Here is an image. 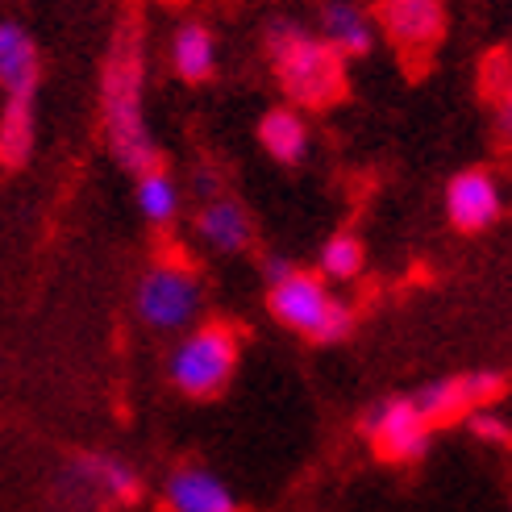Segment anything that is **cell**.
Returning a JSON list of instances; mask_svg holds the SVG:
<instances>
[{
	"instance_id": "obj_9",
	"label": "cell",
	"mask_w": 512,
	"mask_h": 512,
	"mask_svg": "<svg viewBox=\"0 0 512 512\" xmlns=\"http://www.w3.org/2000/svg\"><path fill=\"white\" fill-rule=\"evenodd\" d=\"M375 21L404 59H425L446 34V0H379Z\"/></svg>"
},
{
	"instance_id": "obj_14",
	"label": "cell",
	"mask_w": 512,
	"mask_h": 512,
	"mask_svg": "<svg viewBox=\"0 0 512 512\" xmlns=\"http://www.w3.org/2000/svg\"><path fill=\"white\" fill-rule=\"evenodd\" d=\"M317 34L342 59H358L375 46V17L363 5H354V0H325L317 13Z\"/></svg>"
},
{
	"instance_id": "obj_16",
	"label": "cell",
	"mask_w": 512,
	"mask_h": 512,
	"mask_svg": "<svg viewBox=\"0 0 512 512\" xmlns=\"http://www.w3.org/2000/svg\"><path fill=\"white\" fill-rule=\"evenodd\" d=\"M171 67L179 80H188V84H204V80H213V71H217V38L209 25H200V21H184L179 30L171 34Z\"/></svg>"
},
{
	"instance_id": "obj_2",
	"label": "cell",
	"mask_w": 512,
	"mask_h": 512,
	"mask_svg": "<svg viewBox=\"0 0 512 512\" xmlns=\"http://www.w3.org/2000/svg\"><path fill=\"white\" fill-rule=\"evenodd\" d=\"M267 55L275 80L292 105L329 109L346 92V59L321 34H309L296 21H275L267 30Z\"/></svg>"
},
{
	"instance_id": "obj_10",
	"label": "cell",
	"mask_w": 512,
	"mask_h": 512,
	"mask_svg": "<svg viewBox=\"0 0 512 512\" xmlns=\"http://www.w3.org/2000/svg\"><path fill=\"white\" fill-rule=\"evenodd\" d=\"M500 213H504V192L492 171L471 167V171H458L446 184V217L454 229H463V234L492 229L500 221Z\"/></svg>"
},
{
	"instance_id": "obj_12",
	"label": "cell",
	"mask_w": 512,
	"mask_h": 512,
	"mask_svg": "<svg viewBox=\"0 0 512 512\" xmlns=\"http://www.w3.org/2000/svg\"><path fill=\"white\" fill-rule=\"evenodd\" d=\"M42 55L34 34L17 21H0V92L5 96H38Z\"/></svg>"
},
{
	"instance_id": "obj_7",
	"label": "cell",
	"mask_w": 512,
	"mask_h": 512,
	"mask_svg": "<svg viewBox=\"0 0 512 512\" xmlns=\"http://www.w3.org/2000/svg\"><path fill=\"white\" fill-rule=\"evenodd\" d=\"M363 438L383 463H421L433 442V425L413 396H388L363 413Z\"/></svg>"
},
{
	"instance_id": "obj_8",
	"label": "cell",
	"mask_w": 512,
	"mask_h": 512,
	"mask_svg": "<svg viewBox=\"0 0 512 512\" xmlns=\"http://www.w3.org/2000/svg\"><path fill=\"white\" fill-rule=\"evenodd\" d=\"M508 388V379L500 371H467V375H446V379H433L413 396L417 408L425 413V421L438 429V425H454L463 421L467 413L483 404H496Z\"/></svg>"
},
{
	"instance_id": "obj_19",
	"label": "cell",
	"mask_w": 512,
	"mask_h": 512,
	"mask_svg": "<svg viewBox=\"0 0 512 512\" xmlns=\"http://www.w3.org/2000/svg\"><path fill=\"white\" fill-rule=\"evenodd\" d=\"M363 263H367V250L354 234L325 238V246L317 254V271H321L325 284H346V279H354L358 271H363Z\"/></svg>"
},
{
	"instance_id": "obj_5",
	"label": "cell",
	"mask_w": 512,
	"mask_h": 512,
	"mask_svg": "<svg viewBox=\"0 0 512 512\" xmlns=\"http://www.w3.org/2000/svg\"><path fill=\"white\" fill-rule=\"evenodd\" d=\"M55 500L67 512H100V508H130L142 500V475L121 454L88 450L75 454L55 479Z\"/></svg>"
},
{
	"instance_id": "obj_4",
	"label": "cell",
	"mask_w": 512,
	"mask_h": 512,
	"mask_svg": "<svg viewBox=\"0 0 512 512\" xmlns=\"http://www.w3.org/2000/svg\"><path fill=\"white\" fill-rule=\"evenodd\" d=\"M238 354H242V342L234 325L225 321L192 325L167 354V379L175 383V392H184L192 400H213L234 379Z\"/></svg>"
},
{
	"instance_id": "obj_17",
	"label": "cell",
	"mask_w": 512,
	"mask_h": 512,
	"mask_svg": "<svg viewBox=\"0 0 512 512\" xmlns=\"http://www.w3.org/2000/svg\"><path fill=\"white\" fill-rule=\"evenodd\" d=\"M309 142L313 134H309V121L300 117V109H271L259 121V146L284 167H296L309 155Z\"/></svg>"
},
{
	"instance_id": "obj_22",
	"label": "cell",
	"mask_w": 512,
	"mask_h": 512,
	"mask_svg": "<svg viewBox=\"0 0 512 512\" xmlns=\"http://www.w3.org/2000/svg\"><path fill=\"white\" fill-rule=\"evenodd\" d=\"M288 271H292V263L284 259V254H271V259L263 263V275H267V288H271V284H279V279H284Z\"/></svg>"
},
{
	"instance_id": "obj_11",
	"label": "cell",
	"mask_w": 512,
	"mask_h": 512,
	"mask_svg": "<svg viewBox=\"0 0 512 512\" xmlns=\"http://www.w3.org/2000/svg\"><path fill=\"white\" fill-rule=\"evenodd\" d=\"M163 508L167 512H242V500L209 467H175L163 479Z\"/></svg>"
},
{
	"instance_id": "obj_21",
	"label": "cell",
	"mask_w": 512,
	"mask_h": 512,
	"mask_svg": "<svg viewBox=\"0 0 512 512\" xmlns=\"http://www.w3.org/2000/svg\"><path fill=\"white\" fill-rule=\"evenodd\" d=\"M496 130H500L504 142H512V75L496 92Z\"/></svg>"
},
{
	"instance_id": "obj_15",
	"label": "cell",
	"mask_w": 512,
	"mask_h": 512,
	"mask_svg": "<svg viewBox=\"0 0 512 512\" xmlns=\"http://www.w3.org/2000/svg\"><path fill=\"white\" fill-rule=\"evenodd\" d=\"M38 142V96H5L0 105V167H25Z\"/></svg>"
},
{
	"instance_id": "obj_1",
	"label": "cell",
	"mask_w": 512,
	"mask_h": 512,
	"mask_svg": "<svg viewBox=\"0 0 512 512\" xmlns=\"http://www.w3.org/2000/svg\"><path fill=\"white\" fill-rule=\"evenodd\" d=\"M100 117L105 142L125 171L159 167V142L146 117V34L138 21H121L109 42L105 71H100Z\"/></svg>"
},
{
	"instance_id": "obj_18",
	"label": "cell",
	"mask_w": 512,
	"mask_h": 512,
	"mask_svg": "<svg viewBox=\"0 0 512 512\" xmlns=\"http://www.w3.org/2000/svg\"><path fill=\"white\" fill-rule=\"evenodd\" d=\"M179 184L163 171V167H150L138 175V184H134V204H138V213L142 221L150 225H171L179 217Z\"/></svg>"
},
{
	"instance_id": "obj_3",
	"label": "cell",
	"mask_w": 512,
	"mask_h": 512,
	"mask_svg": "<svg viewBox=\"0 0 512 512\" xmlns=\"http://www.w3.org/2000/svg\"><path fill=\"white\" fill-rule=\"evenodd\" d=\"M267 309L271 317L292 329V334H304L313 342H346L354 334V304L329 292V284L313 271L292 267L279 284L267 288Z\"/></svg>"
},
{
	"instance_id": "obj_6",
	"label": "cell",
	"mask_w": 512,
	"mask_h": 512,
	"mask_svg": "<svg viewBox=\"0 0 512 512\" xmlns=\"http://www.w3.org/2000/svg\"><path fill=\"white\" fill-rule=\"evenodd\" d=\"M200 309H204V284L188 263L163 259L142 271L134 288V313L146 329H155V334H184L200 317Z\"/></svg>"
},
{
	"instance_id": "obj_20",
	"label": "cell",
	"mask_w": 512,
	"mask_h": 512,
	"mask_svg": "<svg viewBox=\"0 0 512 512\" xmlns=\"http://www.w3.org/2000/svg\"><path fill=\"white\" fill-rule=\"evenodd\" d=\"M463 421L471 429V438H479L483 446H512V421L504 413H496L492 404L475 408V413H467Z\"/></svg>"
},
{
	"instance_id": "obj_13",
	"label": "cell",
	"mask_w": 512,
	"mask_h": 512,
	"mask_svg": "<svg viewBox=\"0 0 512 512\" xmlns=\"http://www.w3.org/2000/svg\"><path fill=\"white\" fill-rule=\"evenodd\" d=\"M196 234L213 254H242L250 246V238H254V221H250L242 200L213 196V200H200Z\"/></svg>"
}]
</instances>
